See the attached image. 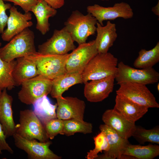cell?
<instances>
[{"label": "cell", "instance_id": "1", "mask_svg": "<svg viewBox=\"0 0 159 159\" xmlns=\"http://www.w3.org/2000/svg\"><path fill=\"white\" fill-rule=\"evenodd\" d=\"M118 63V59L111 53H98L89 62L81 73L83 83L109 77L115 78Z\"/></svg>", "mask_w": 159, "mask_h": 159}, {"label": "cell", "instance_id": "2", "mask_svg": "<svg viewBox=\"0 0 159 159\" xmlns=\"http://www.w3.org/2000/svg\"><path fill=\"white\" fill-rule=\"evenodd\" d=\"M35 35L29 28L14 36L9 42L0 48V57L3 60L10 62L36 52Z\"/></svg>", "mask_w": 159, "mask_h": 159}, {"label": "cell", "instance_id": "3", "mask_svg": "<svg viewBox=\"0 0 159 159\" xmlns=\"http://www.w3.org/2000/svg\"><path fill=\"white\" fill-rule=\"evenodd\" d=\"M97 22L90 13L85 15L75 10L65 22L64 27L74 42L79 45L86 42L89 36L95 34Z\"/></svg>", "mask_w": 159, "mask_h": 159}, {"label": "cell", "instance_id": "4", "mask_svg": "<svg viewBox=\"0 0 159 159\" xmlns=\"http://www.w3.org/2000/svg\"><path fill=\"white\" fill-rule=\"evenodd\" d=\"M69 54H43L36 52L28 56L35 62L39 75L53 80L67 73L66 64Z\"/></svg>", "mask_w": 159, "mask_h": 159}, {"label": "cell", "instance_id": "5", "mask_svg": "<svg viewBox=\"0 0 159 159\" xmlns=\"http://www.w3.org/2000/svg\"><path fill=\"white\" fill-rule=\"evenodd\" d=\"M19 117V123L16 125L15 134L27 140L37 139L42 142L49 140L43 124L33 110H21Z\"/></svg>", "mask_w": 159, "mask_h": 159}, {"label": "cell", "instance_id": "6", "mask_svg": "<svg viewBox=\"0 0 159 159\" xmlns=\"http://www.w3.org/2000/svg\"><path fill=\"white\" fill-rule=\"evenodd\" d=\"M115 79L117 84L130 82L145 85L153 84L159 80V73L152 68L137 69L125 64L118 63Z\"/></svg>", "mask_w": 159, "mask_h": 159}, {"label": "cell", "instance_id": "7", "mask_svg": "<svg viewBox=\"0 0 159 159\" xmlns=\"http://www.w3.org/2000/svg\"><path fill=\"white\" fill-rule=\"evenodd\" d=\"M52 80L40 75L24 81L18 94L19 99L27 105L32 104L38 99L50 93Z\"/></svg>", "mask_w": 159, "mask_h": 159}, {"label": "cell", "instance_id": "8", "mask_svg": "<svg viewBox=\"0 0 159 159\" xmlns=\"http://www.w3.org/2000/svg\"><path fill=\"white\" fill-rule=\"evenodd\" d=\"M119 85L117 95L148 108L159 107L155 98L146 85L126 82Z\"/></svg>", "mask_w": 159, "mask_h": 159}, {"label": "cell", "instance_id": "9", "mask_svg": "<svg viewBox=\"0 0 159 159\" xmlns=\"http://www.w3.org/2000/svg\"><path fill=\"white\" fill-rule=\"evenodd\" d=\"M74 41L65 27L55 29L52 35L38 46V52L43 54L63 55L76 48Z\"/></svg>", "mask_w": 159, "mask_h": 159}, {"label": "cell", "instance_id": "10", "mask_svg": "<svg viewBox=\"0 0 159 159\" xmlns=\"http://www.w3.org/2000/svg\"><path fill=\"white\" fill-rule=\"evenodd\" d=\"M98 53L95 40L79 44L69 54L66 64L67 72L81 74L89 62Z\"/></svg>", "mask_w": 159, "mask_h": 159}, {"label": "cell", "instance_id": "11", "mask_svg": "<svg viewBox=\"0 0 159 159\" xmlns=\"http://www.w3.org/2000/svg\"><path fill=\"white\" fill-rule=\"evenodd\" d=\"M87 11L102 26H103V22L104 21L113 20L119 18L128 19L132 18L134 15L129 4L123 2L116 3L112 6L107 7L95 4L88 6Z\"/></svg>", "mask_w": 159, "mask_h": 159}, {"label": "cell", "instance_id": "12", "mask_svg": "<svg viewBox=\"0 0 159 159\" xmlns=\"http://www.w3.org/2000/svg\"><path fill=\"white\" fill-rule=\"evenodd\" d=\"M16 147L23 150L30 159H60L61 157L55 154L49 148L52 144L49 140L38 142L36 139L29 140L15 134L13 135Z\"/></svg>", "mask_w": 159, "mask_h": 159}, {"label": "cell", "instance_id": "13", "mask_svg": "<svg viewBox=\"0 0 159 159\" xmlns=\"http://www.w3.org/2000/svg\"><path fill=\"white\" fill-rule=\"evenodd\" d=\"M9 11L7 27L1 34L2 39L7 42L9 41L15 35L33 24L31 21L32 16L30 12L22 13L14 6H12Z\"/></svg>", "mask_w": 159, "mask_h": 159}, {"label": "cell", "instance_id": "14", "mask_svg": "<svg viewBox=\"0 0 159 159\" xmlns=\"http://www.w3.org/2000/svg\"><path fill=\"white\" fill-rule=\"evenodd\" d=\"M56 99L57 118L63 120L72 118L83 120L86 107L84 101L72 97L62 96Z\"/></svg>", "mask_w": 159, "mask_h": 159}, {"label": "cell", "instance_id": "15", "mask_svg": "<svg viewBox=\"0 0 159 159\" xmlns=\"http://www.w3.org/2000/svg\"><path fill=\"white\" fill-rule=\"evenodd\" d=\"M115 78L109 77L85 83L84 95L90 102H101L107 97L114 88Z\"/></svg>", "mask_w": 159, "mask_h": 159}, {"label": "cell", "instance_id": "16", "mask_svg": "<svg viewBox=\"0 0 159 159\" xmlns=\"http://www.w3.org/2000/svg\"><path fill=\"white\" fill-rule=\"evenodd\" d=\"M102 120L104 124L126 139L132 136L136 126L135 122L127 120L113 109L106 110L102 115Z\"/></svg>", "mask_w": 159, "mask_h": 159}, {"label": "cell", "instance_id": "17", "mask_svg": "<svg viewBox=\"0 0 159 159\" xmlns=\"http://www.w3.org/2000/svg\"><path fill=\"white\" fill-rule=\"evenodd\" d=\"M100 131L106 134L110 146L109 150L104 152V154L98 155L97 159H122V152L124 148L130 143L128 139L120 136L111 127L105 124L99 126Z\"/></svg>", "mask_w": 159, "mask_h": 159}, {"label": "cell", "instance_id": "18", "mask_svg": "<svg viewBox=\"0 0 159 159\" xmlns=\"http://www.w3.org/2000/svg\"><path fill=\"white\" fill-rule=\"evenodd\" d=\"M148 108L125 97L116 95L113 109L127 120L135 122L148 111Z\"/></svg>", "mask_w": 159, "mask_h": 159}, {"label": "cell", "instance_id": "19", "mask_svg": "<svg viewBox=\"0 0 159 159\" xmlns=\"http://www.w3.org/2000/svg\"><path fill=\"white\" fill-rule=\"evenodd\" d=\"M13 99L7 93L6 89L2 92L0 103V123L6 138L15 134L14 123L12 108Z\"/></svg>", "mask_w": 159, "mask_h": 159}, {"label": "cell", "instance_id": "20", "mask_svg": "<svg viewBox=\"0 0 159 159\" xmlns=\"http://www.w3.org/2000/svg\"><path fill=\"white\" fill-rule=\"evenodd\" d=\"M96 25L97 35L95 41L98 53L107 52L117 37L116 24L108 21L105 26L98 22Z\"/></svg>", "mask_w": 159, "mask_h": 159}, {"label": "cell", "instance_id": "21", "mask_svg": "<svg viewBox=\"0 0 159 159\" xmlns=\"http://www.w3.org/2000/svg\"><path fill=\"white\" fill-rule=\"evenodd\" d=\"M16 59L12 73L15 86L39 75L35 62L28 56Z\"/></svg>", "mask_w": 159, "mask_h": 159}, {"label": "cell", "instance_id": "22", "mask_svg": "<svg viewBox=\"0 0 159 159\" xmlns=\"http://www.w3.org/2000/svg\"><path fill=\"white\" fill-rule=\"evenodd\" d=\"M31 11L36 19V29L42 34L45 35L50 29L49 19L56 15L57 10L49 6L44 0H38Z\"/></svg>", "mask_w": 159, "mask_h": 159}, {"label": "cell", "instance_id": "23", "mask_svg": "<svg viewBox=\"0 0 159 159\" xmlns=\"http://www.w3.org/2000/svg\"><path fill=\"white\" fill-rule=\"evenodd\" d=\"M83 83L81 74L67 72L52 80L50 95L55 98L62 97L63 93L70 87Z\"/></svg>", "mask_w": 159, "mask_h": 159}, {"label": "cell", "instance_id": "24", "mask_svg": "<svg viewBox=\"0 0 159 159\" xmlns=\"http://www.w3.org/2000/svg\"><path fill=\"white\" fill-rule=\"evenodd\" d=\"M33 112L43 125L57 118L56 111L57 105L52 104L47 96L37 99L32 104Z\"/></svg>", "mask_w": 159, "mask_h": 159}, {"label": "cell", "instance_id": "25", "mask_svg": "<svg viewBox=\"0 0 159 159\" xmlns=\"http://www.w3.org/2000/svg\"><path fill=\"white\" fill-rule=\"evenodd\" d=\"M122 154L135 159H153L159 155V146L152 144L142 146L129 143L123 150Z\"/></svg>", "mask_w": 159, "mask_h": 159}, {"label": "cell", "instance_id": "26", "mask_svg": "<svg viewBox=\"0 0 159 159\" xmlns=\"http://www.w3.org/2000/svg\"><path fill=\"white\" fill-rule=\"evenodd\" d=\"M159 61V42L150 50L141 49L138 57L135 60L133 65L139 69L152 68Z\"/></svg>", "mask_w": 159, "mask_h": 159}, {"label": "cell", "instance_id": "27", "mask_svg": "<svg viewBox=\"0 0 159 159\" xmlns=\"http://www.w3.org/2000/svg\"><path fill=\"white\" fill-rule=\"evenodd\" d=\"M16 64L15 60L6 62L0 57V88L2 90H11L15 86L12 73Z\"/></svg>", "mask_w": 159, "mask_h": 159}, {"label": "cell", "instance_id": "28", "mask_svg": "<svg viewBox=\"0 0 159 159\" xmlns=\"http://www.w3.org/2000/svg\"><path fill=\"white\" fill-rule=\"evenodd\" d=\"M64 135L67 136L74 135L77 132L87 134L92 132V123L76 119L63 120Z\"/></svg>", "mask_w": 159, "mask_h": 159}, {"label": "cell", "instance_id": "29", "mask_svg": "<svg viewBox=\"0 0 159 159\" xmlns=\"http://www.w3.org/2000/svg\"><path fill=\"white\" fill-rule=\"evenodd\" d=\"M132 136L141 144L148 142L159 144V126L157 125L151 129L147 130L142 127L136 126Z\"/></svg>", "mask_w": 159, "mask_h": 159}, {"label": "cell", "instance_id": "30", "mask_svg": "<svg viewBox=\"0 0 159 159\" xmlns=\"http://www.w3.org/2000/svg\"><path fill=\"white\" fill-rule=\"evenodd\" d=\"M95 147L94 149L87 153L86 157L87 159H97L98 154L102 151H108L110 148L108 140L105 133L103 131L101 132L93 138Z\"/></svg>", "mask_w": 159, "mask_h": 159}, {"label": "cell", "instance_id": "31", "mask_svg": "<svg viewBox=\"0 0 159 159\" xmlns=\"http://www.w3.org/2000/svg\"><path fill=\"white\" fill-rule=\"evenodd\" d=\"M47 137L53 139L58 134L64 135V123L63 120L57 118L52 119L43 125Z\"/></svg>", "mask_w": 159, "mask_h": 159}, {"label": "cell", "instance_id": "32", "mask_svg": "<svg viewBox=\"0 0 159 159\" xmlns=\"http://www.w3.org/2000/svg\"><path fill=\"white\" fill-rule=\"evenodd\" d=\"M12 7L11 4L5 3L3 0H0V34H1L6 26L8 16L6 11Z\"/></svg>", "mask_w": 159, "mask_h": 159}, {"label": "cell", "instance_id": "33", "mask_svg": "<svg viewBox=\"0 0 159 159\" xmlns=\"http://www.w3.org/2000/svg\"><path fill=\"white\" fill-rule=\"evenodd\" d=\"M4 1L12 2L14 5L21 7L24 12L31 11L32 8L37 3L38 0H3Z\"/></svg>", "mask_w": 159, "mask_h": 159}, {"label": "cell", "instance_id": "34", "mask_svg": "<svg viewBox=\"0 0 159 159\" xmlns=\"http://www.w3.org/2000/svg\"><path fill=\"white\" fill-rule=\"evenodd\" d=\"M6 137L0 123V154L2 153V151L6 150L11 154H13L14 151L6 141Z\"/></svg>", "mask_w": 159, "mask_h": 159}, {"label": "cell", "instance_id": "35", "mask_svg": "<svg viewBox=\"0 0 159 159\" xmlns=\"http://www.w3.org/2000/svg\"><path fill=\"white\" fill-rule=\"evenodd\" d=\"M49 6L57 9L62 7L64 4V0H44Z\"/></svg>", "mask_w": 159, "mask_h": 159}, {"label": "cell", "instance_id": "36", "mask_svg": "<svg viewBox=\"0 0 159 159\" xmlns=\"http://www.w3.org/2000/svg\"><path fill=\"white\" fill-rule=\"evenodd\" d=\"M159 0L157 5L153 7L152 9V11L157 16L159 15Z\"/></svg>", "mask_w": 159, "mask_h": 159}, {"label": "cell", "instance_id": "37", "mask_svg": "<svg viewBox=\"0 0 159 159\" xmlns=\"http://www.w3.org/2000/svg\"><path fill=\"white\" fill-rule=\"evenodd\" d=\"M2 90L0 88V100H1V95L2 93V92L1 91Z\"/></svg>", "mask_w": 159, "mask_h": 159}, {"label": "cell", "instance_id": "38", "mask_svg": "<svg viewBox=\"0 0 159 159\" xmlns=\"http://www.w3.org/2000/svg\"><path fill=\"white\" fill-rule=\"evenodd\" d=\"M102 1H109V0H101Z\"/></svg>", "mask_w": 159, "mask_h": 159}, {"label": "cell", "instance_id": "39", "mask_svg": "<svg viewBox=\"0 0 159 159\" xmlns=\"http://www.w3.org/2000/svg\"><path fill=\"white\" fill-rule=\"evenodd\" d=\"M1 43L0 42V47H1Z\"/></svg>", "mask_w": 159, "mask_h": 159}]
</instances>
